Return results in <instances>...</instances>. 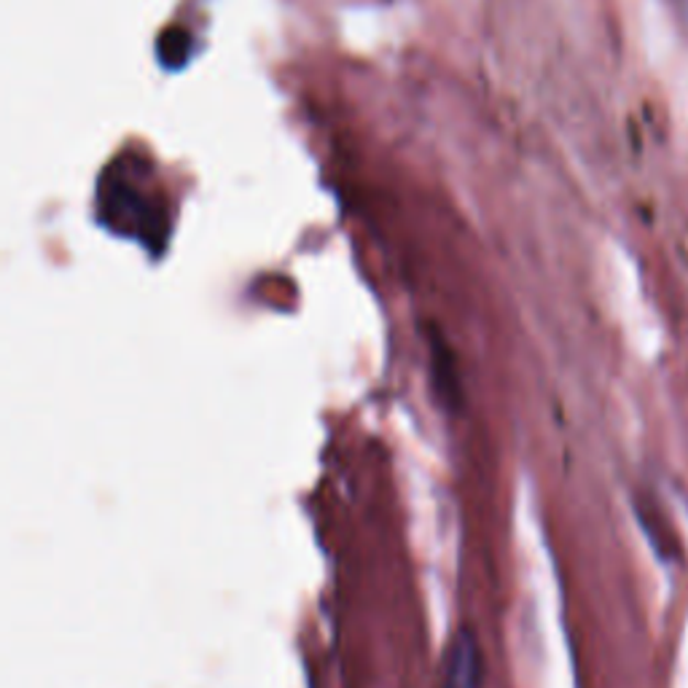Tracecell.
<instances>
[{
    "label": "cell",
    "mask_w": 688,
    "mask_h": 688,
    "mask_svg": "<svg viewBox=\"0 0 688 688\" xmlns=\"http://www.w3.org/2000/svg\"><path fill=\"white\" fill-rule=\"evenodd\" d=\"M482 684V651L473 632L460 630L449 645L447 669H444V688H479Z\"/></svg>",
    "instance_id": "cell-1"
}]
</instances>
